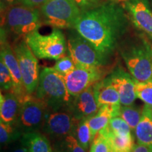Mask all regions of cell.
Wrapping results in <instances>:
<instances>
[{
  "instance_id": "cell-1",
  "label": "cell",
  "mask_w": 152,
  "mask_h": 152,
  "mask_svg": "<svg viewBox=\"0 0 152 152\" xmlns=\"http://www.w3.org/2000/svg\"><path fill=\"white\" fill-rule=\"evenodd\" d=\"M127 27L128 20L123 9L118 4L108 1L82 13L73 29L110 58Z\"/></svg>"
},
{
  "instance_id": "cell-2",
  "label": "cell",
  "mask_w": 152,
  "mask_h": 152,
  "mask_svg": "<svg viewBox=\"0 0 152 152\" xmlns=\"http://www.w3.org/2000/svg\"><path fill=\"white\" fill-rule=\"evenodd\" d=\"M35 96L54 111L70 109L74 99L68 92L64 76L53 67H44L41 70Z\"/></svg>"
},
{
  "instance_id": "cell-3",
  "label": "cell",
  "mask_w": 152,
  "mask_h": 152,
  "mask_svg": "<svg viewBox=\"0 0 152 152\" xmlns=\"http://www.w3.org/2000/svg\"><path fill=\"white\" fill-rule=\"evenodd\" d=\"M34 54L39 59L58 60L66 56L68 43L60 29L54 28L49 35H42L38 30L25 37Z\"/></svg>"
},
{
  "instance_id": "cell-4",
  "label": "cell",
  "mask_w": 152,
  "mask_h": 152,
  "mask_svg": "<svg viewBox=\"0 0 152 152\" xmlns=\"http://www.w3.org/2000/svg\"><path fill=\"white\" fill-rule=\"evenodd\" d=\"M39 11L44 23L57 29L73 28L82 14L73 0H48Z\"/></svg>"
},
{
  "instance_id": "cell-5",
  "label": "cell",
  "mask_w": 152,
  "mask_h": 152,
  "mask_svg": "<svg viewBox=\"0 0 152 152\" xmlns=\"http://www.w3.org/2000/svg\"><path fill=\"white\" fill-rule=\"evenodd\" d=\"M42 23L41 13L37 8H31L20 4L6 9L4 23L7 30L15 35L25 37L38 30Z\"/></svg>"
},
{
  "instance_id": "cell-6",
  "label": "cell",
  "mask_w": 152,
  "mask_h": 152,
  "mask_svg": "<svg viewBox=\"0 0 152 152\" xmlns=\"http://www.w3.org/2000/svg\"><path fill=\"white\" fill-rule=\"evenodd\" d=\"M129 72L136 81L152 79V47L147 42L133 44L121 52Z\"/></svg>"
},
{
  "instance_id": "cell-7",
  "label": "cell",
  "mask_w": 152,
  "mask_h": 152,
  "mask_svg": "<svg viewBox=\"0 0 152 152\" xmlns=\"http://www.w3.org/2000/svg\"><path fill=\"white\" fill-rule=\"evenodd\" d=\"M68 52L75 66L104 67L109 58L104 56L87 39L76 32H71L68 37Z\"/></svg>"
},
{
  "instance_id": "cell-8",
  "label": "cell",
  "mask_w": 152,
  "mask_h": 152,
  "mask_svg": "<svg viewBox=\"0 0 152 152\" xmlns=\"http://www.w3.org/2000/svg\"><path fill=\"white\" fill-rule=\"evenodd\" d=\"M47 109L46 104L30 94L21 103L15 126L23 134L39 132L43 126Z\"/></svg>"
},
{
  "instance_id": "cell-9",
  "label": "cell",
  "mask_w": 152,
  "mask_h": 152,
  "mask_svg": "<svg viewBox=\"0 0 152 152\" xmlns=\"http://www.w3.org/2000/svg\"><path fill=\"white\" fill-rule=\"evenodd\" d=\"M13 49L20 66L25 88L28 94H33L37 88L40 74L37 57L28 46L25 37L19 40Z\"/></svg>"
},
{
  "instance_id": "cell-10",
  "label": "cell",
  "mask_w": 152,
  "mask_h": 152,
  "mask_svg": "<svg viewBox=\"0 0 152 152\" xmlns=\"http://www.w3.org/2000/svg\"><path fill=\"white\" fill-rule=\"evenodd\" d=\"M78 121L70 109H47L42 131L45 134L56 140L73 134Z\"/></svg>"
},
{
  "instance_id": "cell-11",
  "label": "cell",
  "mask_w": 152,
  "mask_h": 152,
  "mask_svg": "<svg viewBox=\"0 0 152 152\" xmlns=\"http://www.w3.org/2000/svg\"><path fill=\"white\" fill-rule=\"evenodd\" d=\"M102 68L75 66L73 71L63 75L70 94L73 96H77L89 87L104 79L105 73Z\"/></svg>"
},
{
  "instance_id": "cell-12",
  "label": "cell",
  "mask_w": 152,
  "mask_h": 152,
  "mask_svg": "<svg viewBox=\"0 0 152 152\" xmlns=\"http://www.w3.org/2000/svg\"><path fill=\"white\" fill-rule=\"evenodd\" d=\"M1 60L8 68L12 77L14 87L11 92L14 93L22 103L29 96L30 94H28L25 88L18 61L14 49L7 42L5 29L2 28L1 29Z\"/></svg>"
},
{
  "instance_id": "cell-13",
  "label": "cell",
  "mask_w": 152,
  "mask_h": 152,
  "mask_svg": "<svg viewBox=\"0 0 152 152\" xmlns=\"http://www.w3.org/2000/svg\"><path fill=\"white\" fill-rule=\"evenodd\" d=\"M108 81L111 83L118 92L121 104L123 106H129L134 103L136 98L135 83L130 73H128L121 67H118L106 77Z\"/></svg>"
},
{
  "instance_id": "cell-14",
  "label": "cell",
  "mask_w": 152,
  "mask_h": 152,
  "mask_svg": "<svg viewBox=\"0 0 152 152\" xmlns=\"http://www.w3.org/2000/svg\"><path fill=\"white\" fill-rule=\"evenodd\" d=\"M123 5L135 27L152 39V11L149 0H128Z\"/></svg>"
},
{
  "instance_id": "cell-15",
  "label": "cell",
  "mask_w": 152,
  "mask_h": 152,
  "mask_svg": "<svg viewBox=\"0 0 152 152\" xmlns=\"http://www.w3.org/2000/svg\"><path fill=\"white\" fill-rule=\"evenodd\" d=\"M99 106L94 96V85L74 96L70 110L77 121L89 119L99 111Z\"/></svg>"
},
{
  "instance_id": "cell-16",
  "label": "cell",
  "mask_w": 152,
  "mask_h": 152,
  "mask_svg": "<svg viewBox=\"0 0 152 152\" xmlns=\"http://www.w3.org/2000/svg\"><path fill=\"white\" fill-rule=\"evenodd\" d=\"M21 102L14 93L0 94V118L1 121L15 125L20 111Z\"/></svg>"
},
{
  "instance_id": "cell-17",
  "label": "cell",
  "mask_w": 152,
  "mask_h": 152,
  "mask_svg": "<svg viewBox=\"0 0 152 152\" xmlns=\"http://www.w3.org/2000/svg\"><path fill=\"white\" fill-rule=\"evenodd\" d=\"M94 96L99 108L104 105H122L118 92L105 78L101 80L94 85Z\"/></svg>"
},
{
  "instance_id": "cell-18",
  "label": "cell",
  "mask_w": 152,
  "mask_h": 152,
  "mask_svg": "<svg viewBox=\"0 0 152 152\" xmlns=\"http://www.w3.org/2000/svg\"><path fill=\"white\" fill-rule=\"evenodd\" d=\"M134 132L138 144L152 149V118L147 104L144 106L141 120Z\"/></svg>"
},
{
  "instance_id": "cell-19",
  "label": "cell",
  "mask_w": 152,
  "mask_h": 152,
  "mask_svg": "<svg viewBox=\"0 0 152 152\" xmlns=\"http://www.w3.org/2000/svg\"><path fill=\"white\" fill-rule=\"evenodd\" d=\"M20 142L29 152H53L50 142L39 132L24 133L20 137Z\"/></svg>"
},
{
  "instance_id": "cell-20",
  "label": "cell",
  "mask_w": 152,
  "mask_h": 152,
  "mask_svg": "<svg viewBox=\"0 0 152 152\" xmlns=\"http://www.w3.org/2000/svg\"><path fill=\"white\" fill-rule=\"evenodd\" d=\"M107 139L111 149L118 152H131L134 147V139L132 136H120L112 132L108 126L100 131Z\"/></svg>"
},
{
  "instance_id": "cell-21",
  "label": "cell",
  "mask_w": 152,
  "mask_h": 152,
  "mask_svg": "<svg viewBox=\"0 0 152 152\" xmlns=\"http://www.w3.org/2000/svg\"><path fill=\"white\" fill-rule=\"evenodd\" d=\"M142 111L143 109L141 110L140 108L133 106L132 104L129 106L122 105L120 110L119 116L122 118L129 125L131 130L134 131L141 120Z\"/></svg>"
},
{
  "instance_id": "cell-22",
  "label": "cell",
  "mask_w": 152,
  "mask_h": 152,
  "mask_svg": "<svg viewBox=\"0 0 152 152\" xmlns=\"http://www.w3.org/2000/svg\"><path fill=\"white\" fill-rule=\"evenodd\" d=\"M54 149L56 152H87L79 144L73 134H70L60 140H56Z\"/></svg>"
},
{
  "instance_id": "cell-23",
  "label": "cell",
  "mask_w": 152,
  "mask_h": 152,
  "mask_svg": "<svg viewBox=\"0 0 152 152\" xmlns=\"http://www.w3.org/2000/svg\"><path fill=\"white\" fill-rule=\"evenodd\" d=\"M73 134L79 144L87 151L92 143V134L88 119H81L78 121Z\"/></svg>"
},
{
  "instance_id": "cell-24",
  "label": "cell",
  "mask_w": 152,
  "mask_h": 152,
  "mask_svg": "<svg viewBox=\"0 0 152 152\" xmlns=\"http://www.w3.org/2000/svg\"><path fill=\"white\" fill-rule=\"evenodd\" d=\"M23 133L15 125L0 121V142L2 144H8L20 139Z\"/></svg>"
},
{
  "instance_id": "cell-25",
  "label": "cell",
  "mask_w": 152,
  "mask_h": 152,
  "mask_svg": "<svg viewBox=\"0 0 152 152\" xmlns=\"http://www.w3.org/2000/svg\"><path fill=\"white\" fill-rule=\"evenodd\" d=\"M135 89L137 98L152 106V79L146 82L136 81Z\"/></svg>"
},
{
  "instance_id": "cell-26",
  "label": "cell",
  "mask_w": 152,
  "mask_h": 152,
  "mask_svg": "<svg viewBox=\"0 0 152 152\" xmlns=\"http://www.w3.org/2000/svg\"><path fill=\"white\" fill-rule=\"evenodd\" d=\"M108 128L112 132L115 133L120 136L131 137L130 127L129 125L120 116L113 117L110 120V122L108 125Z\"/></svg>"
},
{
  "instance_id": "cell-27",
  "label": "cell",
  "mask_w": 152,
  "mask_h": 152,
  "mask_svg": "<svg viewBox=\"0 0 152 152\" xmlns=\"http://www.w3.org/2000/svg\"><path fill=\"white\" fill-rule=\"evenodd\" d=\"M0 85L1 91H11L14 87L10 71L1 60L0 61Z\"/></svg>"
},
{
  "instance_id": "cell-28",
  "label": "cell",
  "mask_w": 152,
  "mask_h": 152,
  "mask_svg": "<svg viewBox=\"0 0 152 152\" xmlns=\"http://www.w3.org/2000/svg\"><path fill=\"white\" fill-rule=\"evenodd\" d=\"M53 68L61 75H65L66 74L73 71L75 68V64L71 57L69 55H67L57 60Z\"/></svg>"
},
{
  "instance_id": "cell-29",
  "label": "cell",
  "mask_w": 152,
  "mask_h": 152,
  "mask_svg": "<svg viewBox=\"0 0 152 152\" xmlns=\"http://www.w3.org/2000/svg\"><path fill=\"white\" fill-rule=\"evenodd\" d=\"M111 147L105 136L99 132L96 134L91 144L90 152H109Z\"/></svg>"
},
{
  "instance_id": "cell-30",
  "label": "cell",
  "mask_w": 152,
  "mask_h": 152,
  "mask_svg": "<svg viewBox=\"0 0 152 152\" xmlns=\"http://www.w3.org/2000/svg\"><path fill=\"white\" fill-rule=\"evenodd\" d=\"M73 1L80 9L82 13L94 8L102 3L101 0H73Z\"/></svg>"
},
{
  "instance_id": "cell-31",
  "label": "cell",
  "mask_w": 152,
  "mask_h": 152,
  "mask_svg": "<svg viewBox=\"0 0 152 152\" xmlns=\"http://www.w3.org/2000/svg\"><path fill=\"white\" fill-rule=\"evenodd\" d=\"M48 0H19V4L31 8H40Z\"/></svg>"
},
{
  "instance_id": "cell-32",
  "label": "cell",
  "mask_w": 152,
  "mask_h": 152,
  "mask_svg": "<svg viewBox=\"0 0 152 152\" xmlns=\"http://www.w3.org/2000/svg\"><path fill=\"white\" fill-rule=\"evenodd\" d=\"M131 152H152V149L141 144H134Z\"/></svg>"
},
{
  "instance_id": "cell-33",
  "label": "cell",
  "mask_w": 152,
  "mask_h": 152,
  "mask_svg": "<svg viewBox=\"0 0 152 152\" xmlns=\"http://www.w3.org/2000/svg\"><path fill=\"white\" fill-rule=\"evenodd\" d=\"M19 4V0H1V8H4V10L9 8L11 6Z\"/></svg>"
},
{
  "instance_id": "cell-34",
  "label": "cell",
  "mask_w": 152,
  "mask_h": 152,
  "mask_svg": "<svg viewBox=\"0 0 152 152\" xmlns=\"http://www.w3.org/2000/svg\"><path fill=\"white\" fill-rule=\"evenodd\" d=\"M11 152H29V151H28L27 147H25L23 144L20 142V146L16 147V149H14Z\"/></svg>"
},
{
  "instance_id": "cell-35",
  "label": "cell",
  "mask_w": 152,
  "mask_h": 152,
  "mask_svg": "<svg viewBox=\"0 0 152 152\" xmlns=\"http://www.w3.org/2000/svg\"><path fill=\"white\" fill-rule=\"evenodd\" d=\"M108 1H112V2L116 3V4H119V3H124L125 1H128V0H108Z\"/></svg>"
},
{
  "instance_id": "cell-36",
  "label": "cell",
  "mask_w": 152,
  "mask_h": 152,
  "mask_svg": "<svg viewBox=\"0 0 152 152\" xmlns=\"http://www.w3.org/2000/svg\"><path fill=\"white\" fill-rule=\"evenodd\" d=\"M147 106H148V109H149V111L150 115H151V118H152V106H149V105H147Z\"/></svg>"
},
{
  "instance_id": "cell-37",
  "label": "cell",
  "mask_w": 152,
  "mask_h": 152,
  "mask_svg": "<svg viewBox=\"0 0 152 152\" xmlns=\"http://www.w3.org/2000/svg\"><path fill=\"white\" fill-rule=\"evenodd\" d=\"M109 152H118V151H115V150H113V149H111V150H110Z\"/></svg>"
},
{
  "instance_id": "cell-38",
  "label": "cell",
  "mask_w": 152,
  "mask_h": 152,
  "mask_svg": "<svg viewBox=\"0 0 152 152\" xmlns=\"http://www.w3.org/2000/svg\"><path fill=\"white\" fill-rule=\"evenodd\" d=\"M55 152H56V151H55Z\"/></svg>"
}]
</instances>
